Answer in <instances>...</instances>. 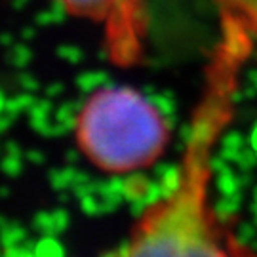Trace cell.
Returning <instances> with one entry per match:
<instances>
[{"label": "cell", "mask_w": 257, "mask_h": 257, "mask_svg": "<svg viewBox=\"0 0 257 257\" xmlns=\"http://www.w3.org/2000/svg\"><path fill=\"white\" fill-rule=\"evenodd\" d=\"M251 44L246 31L221 23V40L206 69L174 185L145 210L112 257H236L210 208V175L213 149L232 118L240 69Z\"/></svg>", "instance_id": "cell-1"}, {"label": "cell", "mask_w": 257, "mask_h": 257, "mask_svg": "<svg viewBox=\"0 0 257 257\" xmlns=\"http://www.w3.org/2000/svg\"><path fill=\"white\" fill-rule=\"evenodd\" d=\"M74 132L84 156L110 174L151 166L170 139L164 116L147 97L128 86L92 93L78 112Z\"/></svg>", "instance_id": "cell-2"}, {"label": "cell", "mask_w": 257, "mask_h": 257, "mask_svg": "<svg viewBox=\"0 0 257 257\" xmlns=\"http://www.w3.org/2000/svg\"><path fill=\"white\" fill-rule=\"evenodd\" d=\"M78 18L103 23L110 55L118 63H132L139 55L141 8L139 0H55Z\"/></svg>", "instance_id": "cell-3"}, {"label": "cell", "mask_w": 257, "mask_h": 257, "mask_svg": "<svg viewBox=\"0 0 257 257\" xmlns=\"http://www.w3.org/2000/svg\"><path fill=\"white\" fill-rule=\"evenodd\" d=\"M221 23L236 25L249 37H257V0H217Z\"/></svg>", "instance_id": "cell-4"}]
</instances>
